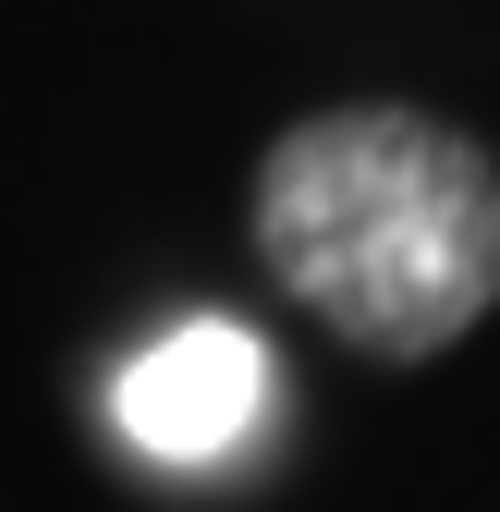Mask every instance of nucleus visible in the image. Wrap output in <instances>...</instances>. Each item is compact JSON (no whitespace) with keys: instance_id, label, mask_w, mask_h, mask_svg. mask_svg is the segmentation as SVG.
Returning <instances> with one entry per match:
<instances>
[{"instance_id":"f257e3e1","label":"nucleus","mask_w":500,"mask_h":512,"mask_svg":"<svg viewBox=\"0 0 500 512\" xmlns=\"http://www.w3.org/2000/svg\"><path fill=\"white\" fill-rule=\"evenodd\" d=\"M244 244L366 366H427L500 317V147L415 98H342L257 147Z\"/></svg>"},{"instance_id":"f03ea898","label":"nucleus","mask_w":500,"mask_h":512,"mask_svg":"<svg viewBox=\"0 0 500 512\" xmlns=\"http://www.w3.org/2000/svg\"><path fill=\"white\" fill-rule=\"evenodd\" d=\"M257 403H269V366H257L244 330H220V317H196L183 342L122 366V427H135L147 452H220Z\"/></svg>"}]
</instances>
